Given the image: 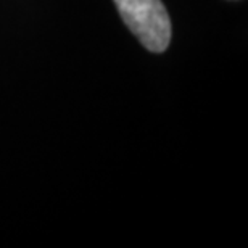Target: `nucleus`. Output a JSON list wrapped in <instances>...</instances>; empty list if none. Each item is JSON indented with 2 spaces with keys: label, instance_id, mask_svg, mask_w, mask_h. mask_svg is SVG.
<instances>
[{
  "label": "nucleus",
  "instance_id": "obj_1",
  "mask_svg": "<svg viewBox=\"0 0 248 248\" xmlns=\"http://www.w3.org/2000/svg\"><path fill=\"white\" fill-rule=\"evenodd\" d=\"M123 21L143 47L165 52L171 42V19L161 0H113Z\"/></svg>",
  "mask_w": 248,
  "mask_h": 248
}]
</instances>
